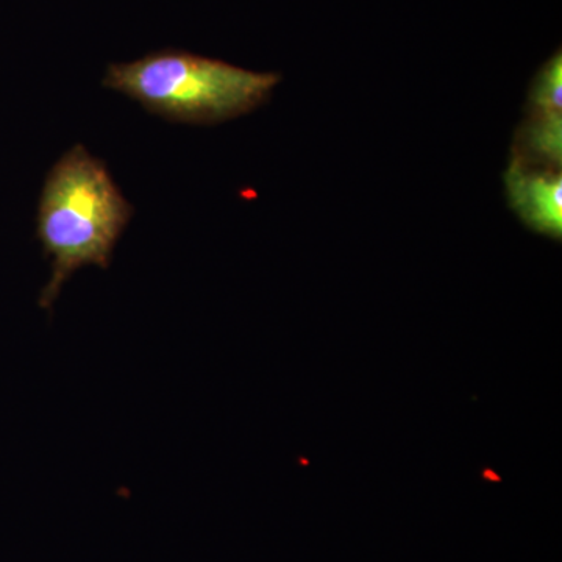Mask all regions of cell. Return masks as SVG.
<instances>
[{
	"label": "cell",
	"mask_w": 562,
	"mask_h": 562,
	"mask_svg": "<svg viewBox=\"0 0 562 562\" xmlns=\"http://www.w3.org/2000/svg\"><path fill=\"white\" fill-rule=\"evenodd\" d=\"M132 216L133 206L111 179L105 162L81 144L52 166L36 216V236L52 261L50 279L40 295L41 308H52L79 269L110 268Z\"/></svg>",
	"instance_id": "1"
},
{
	"label": "cell",
	"mask_w": 562,
	"mask_h": 562,
	"mask_svg": "<svg viewBox=\"0 0 562 562\" xmlns=\"http://www.w3.org/2000/svg\"><path fill=\"white\" fill-rule=\"evenodd\" d=\"M513 209L525 224L552 238L562 235V176L557 169L531 168L514 158L505 176Z\"/></svg>",
	"instance_id": "3"
},
{
	"label": "cell",
	"mask_w": 562,
	"mask_h": 562,
	"mask_svg": "<svg viewBox=\"0 0 562 562\" xmlns=\"http://www.w3.org/2000/svg\"><path fill=\"white\" fill-rule=\"evenodd\" d=\"M535 111L562 110V58L558 52L552 60L547 63L536 79L535 90L531 94Z\"/></svg>",
	"instance_id": "5"
},
{
	"label": "cell",
	"mask_w": 562,
	"mask_h": 562,
	"mask_svg": "<svg viewBox=\"0 0 562 562\" xmlns=\"http://www.w3.org/2000/svg\"><path fill=\"white\" fill-rule=\"evenodd\" d=\"M517 158L543 168L560 169L562 160V111H535L520 138Z\"/></svg>",
	"instance_id": "4"
},
{
	"label": "cell",
	"mask_w": 562,
	"mask_h": 562,
	"mask_svg": "<svg viewBox=\"0 0 562 562\" xmlns=\"http://www.w3.org/2000/svg\"><path fill=\"white\" fill-rule=\"evenodd\" d=\"M280 80L276 72H254L190 52L162 49L136 61L114 63L103 87L165 120L210 125L257 109Z\"/></svg>",
	"instance_id": "2"
}]
</instances>
